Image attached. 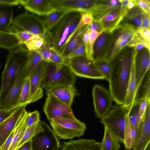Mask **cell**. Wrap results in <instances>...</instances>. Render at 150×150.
Returning <instances> with one entry per match:
<instances>
[{"mask_svg": "<svg viewBox=\"0 0 150 150\" xmlns=\"http://www.w3.org/2000/svg\"><path fill=\"white\" fill-rule=\"evenodd\" d=\"M133 50L118 59L110 62L111 70L108 81L110 93L112 100L119 105H122L125 98L132 72Z\"/></svg>", "mask_w": 150, "mask_h": 150, "instance_id": "obj_1", "label": "cell"}, {"mask_svg": "<svg viewBox=\"0 0 150 150\" xmlns=\"http://www.w3.org/2000/svg\"><path fill=\"white\" fill-rule=\"evenodd\" d=\"M24 45L9 50L1 77L0 103L27 64L30 51Z\"/></svg>", "mask_w": 150, "mask_h": 150, "instance_id": "obj_2", "label": "cell"}, {"mask_svg": "<svg viewBox=\"0 0 150 150\" xmlns=\"http://www.w3.org/2000/svg\"><path fill=\"white\" fill-rule=\"evenodd\" d=\"M82 12L70 11L66 13L49 31L52 45L62 54L74 33L81 20Z\"/></svg>", "mask_w": 150, "mask_h": 150, "instance_id": "obj_3", "label": "cell"}, {"mask_svg": "<svg viewBox=\"0 0 150 150\" xmlns=\"http://www.w3.org/2000/svg\"><path fill=\"white\" fill-rule=\"evenodd\" d=\"M137 33L134 27L129 23L120 25L111 33L107 47L98 60L110 62L132 41Z\"/></svg>", "mask_w": 150, "mask_h": 150, "instance_id": "obj_4", "label": "cell"}, {"mask_svg": "<svg viewBox=\"0 0 150 150\" xmlns=\"http://www.w3.org/2000/svg\"><path fill=\"white\" fill-rule=\"evenodd\" d=\"M76 80L75 75L65 63L57 65L51 62H47L41 87L74 85Z\"/></svg>", "mask_w": 150, "mask_h": 150, "instance_id": "obj_5", "label": "cell"}, {"mask_svg": "<svg viewBox=\"0 0 150 150\" xmlns=\"http://www.w3.org/2000/svg\"><path fill=\"white\" fill-rule=\"evenodd\" d=\"M50 124L59 139L80 137L86 129L85 124L76 118L57 117L50 121Z\"/></svg>", "mask_w": 150, "mask_h": 150, "instance_id": "obj_6", "label": "cell"}, {"mask_svg": "<svg viewBox=\"0 0 150 150\" xmlns=\"http://www.w3.org/2000/svg\"><path fill=\"white\" fill-rule=\"evenodd\" d=\"M128 108L123 105L115 106L101 120L104 126L113 134L119 142L123 144L125 117Z\"/></svg>", "mask_w": 150, "mask_h": 150, "instance_id": "obj_7", "label": "cell"}, {"mask_svg": "<svg viewBox=\"0 0 150 150\" xmlns=\"http://www.w3.org/2000/svg\"><path fill=\"white\" fill-rule=\"evenodd\" d=\"M32 150H59L61 143L45 122L40 121L37 132L31 139Z\"/></svg>", "mask_w": 150, "mask_h": 150, "instance_id": "obj_8", "label": "cell"}, {"mask_svg": "<svg viewBox=\"0 0 150 150\" xmlns=\"http://www.w3.org/2000/svg\"><path fill=\"white\" fill-rule=\"evenodd\" d=\"M64 63L75 75L92 79H105L104 76L98 69L94 62L86 56L65 59Z\"/></svg>", "mask_w": 150, "mask_h": 150, "instance_id": "obj_9", "label": "cell"}, {"mask_svg": "<svg viewBox=\"0 0 150 150\" xmlns=\"http://www.w3.org/2000/svg\"><path fill=\"white\" fill-rule=\"evenodd\" d=\"M12 25L19 30L42 37L46 31L42 20L31 13H22L18 15L13 19Z\"/></svg>", "mask_w": 150, "mask_h": 150, "instance_id": "obj_10", "label": "cell"}, {"mask_svg": "<svg viewBox=\"0 0 150 150\" xmlns=\"http://www.w3.org/2000/svg\"><path fill=\"white\" fill-rule=\"evenodd\" d=\"M43 110L50 121L57 117L76 118L71 106L61 101L51 95H47Z\"/></svg>", "mask_w": 150, "mask_h": 150, "instance_id": "obj_11", "label": "cell"}, {"mask_svg": "<svg viewBox=\"0 0 150 150\" xmlns=\"http://www.w3.org/2000/svg\"><path fill=\"white\" fill-rule=\"evenodd\" d=\"M92 95L96 116L101 118L110 111L112 106L111 94L103 87L96 85L93 87Z\"/></svg>", "mask_w": 150, "mask_h": 150, "instance_id": "obj_12", "label": "cell"}, {"mask_svg": "<svg viewBox=\"0 0 150 150\" xmlns=\"http://www.w3.org/2000/svg\"><path fill=\"white\" fill-rule=\"evenodd\" d=\"M47 62L42 60L30 75V93L29 104L40 99L43 96L42 82L45 72Z\"/></svg>", "mask_w": 150, "mask_h": 150, "instance_id": "obj_13", "label": "cell"}, {"mask_svg": "<svg viewBox=\"0 0 150 150\" xmlns=\"http://www.w3.org/2000/svg\"><path fill=\"white\" fill-rule=\"evenodd\" d=\"M56 10L66 11L89 12L95 0H50Z\"/></svg>", "mask_w": 150, "mask_h": 150, "instance_id": "obj_14", "label": "cell"}, {"mask_svg": "<svg viewBox=\"0 0 150 150\" xmlns=\"http://www.w3.org/2000/svg\"><path fill=\"white\" fill-rule=\"evenodd\" d=\"M150 143V103L141 118L138 129L134 150H145Z\"/></svg>", "mask_w": 150, "mask_h": 150, "instance_id": "obj_15", "label": "cell"}, {"mask_svg": "<svg viewBox=\"0 0 150 150\" xmlns=\"http://www.w3.org/2000/svg\"><path fill=\"white\" fill-rule=\"evenodd\" d=\"M26 66L20 73L4 98L0 103V108L10 110L16 109V106L26 78L25 75Z\"/></svg>", "mask_w": 150, "mask_h": 150, "instance_id": "obj_16", "label": "cell"}, {"mask_svg": "<svg viewBox=\"0 0 150 150\" xmlns=\"http://www.w3.org/2000/svg\"><path fill=\"white\" fill-rule=\"evenodd\" d=\"M27 105L25 104L16 108L10 116L0 124V147L16 127L26 111Z\"/></svg>", "mask_w": 150, "mask_h": 150, "instance_id": "obj_17", "label": "cell"}, {"mask_svg": "<svg viewBox=\"0 0 150 150\" xmlns=\"http://www.w3.org/2000/svg\"><path fill=\"white\" fill-rule=\"evenodd\" d=\"M150 51L146 48L139 51L134 59V73L137 91L146 73L150 69Z\"/></svg>", "mask_w": 150, "mask_h": 150, "instance_id": "obj_18", "label": "cell"}, {"mask_svg": "<svg viewBox=\"0 0 150 150\" xmlns=\"http://www.w3.org/2000/svg\"><path fill=\"white\" fill-rule=\"evenodd\" d=\"M47 95H51L68 105H71L77 91L74 85H62L45 87Z\"/></svg>", "mask_w": 150, "mask_h": 150, "instance_id": "obj_19", "label": "cell"}, {"mask_svg": "<svg viewBox=\"0 0 150 150\" xmlns=\"http://www.w3.org/2000/svg\"><path fill=\"white\" fill-rule=\"evenodd\" d=\"M120 4L118 0H95L89 13L92 14L93 20L100 21L112 11L119 8Z\"/></svg>", "mask_w": 150, "mask_h": 150, "instance_id": "obj_20", "label": "cell"}, {"mask_svg": "<svg viewBox=\"0 0 150 150\" xmlns=\"http://www.w3.org/2000/svg\"><path fill=\"white\" fill-rule=\"evenodd\" d=\"M20 2L26 10L39 16H45L56 10L50 0H20Z\"/></svg>", "mask_w": 150, "mask_h": 150, "instance_id": "obj_21", "label": "cell"}, {"mask_svg": "<svg viewBox=\"0 0 150 150\" xmlns=\"http://www.w3.org/2000/svg\"><path fill=\"white\" fill-rule=\"evenodd\" d=\"M61 150H101L100 143L93 139H79L63 142Z\"/></svg>", "mask_w": 150, "mask_h": 150, "instance_id": "obj_22", "label": "cell"}, {"mask_svg": "<svg viewBox=\"0 0 150 150\" xmlns=\"http://www.w3.org/2000/svg\"><path fill=\"white\" fill-rule=\"evenodd\" d=\"M138 52L134 49L133 51V63L132 72L128 83L126 95L124 104L122 105L127 108L133 103L137 92L134 73V59Z\"/></svg>", "mask_w": 150, "mask_h": 150, "instance_id": "obj_23", "label": "cell"}, {"mask_svg": "<svg viewBox=\"0 0 150 150\" xmlns=\"http://www.w3.org/2000/svg\"><path fill=\"white\" fill-rule=\"evenodd\" d=\"M137 132L138 130L129 121L127 112L125 117L124 130L123 144L125 146V150H130L131 149H133L136 142Z\"/></svg>", "mask_w": 150, "mask_h": 150, "instance_id": "obj_24", "label": "cell"}, {"mask_svg": "<svg viewBox=\"0 0 150 150\" xmlns=\"http://www.w3.org/2000/svg\"><path fill=\"white\" fill-rule=\"evenodd\" d=\"M111 33L103 31L96 40L93 47V59L94 62L102 57L108 45Z\"/></svg>", "mask_w": 150, "mask_h": 150, "instance_id": "obj_25", "label": "cell"}, {"mask_svg": "<svg viewBox=\"0 0 150 150\" xmlns=\"http://www.w3.org/2000/svg\"><path fill=\"white\" fill-rule=\"evenodd\" d=\"M13 6L0 5V31L11 32L13 18Z\"/></svg>", "mask_w": 150, "mask_h": 150, "instance_id": "obj_26", "label": "cell"}, {"mask_svg": "<svg viewBox=\"0 0 150 150\" xmlns=\"http://www.w3.org/2000/svg\"><path fill=\"white\" fill-rule=\"evenodd\" d=\"M120 13V7L112 11L99 21L102 25L103 31L111 33L120 25L119 19Z\"/></svg>", "mask_w": 150, "mask_h": 150, "instance_id": "obj_27", "label": "cell"}, {"mask_svg": "<svg viewBox=\"0 0 150 150\" xmlns=\"http://www.w3.org/2000/svg\"><path fill=\"white\" fill-rule=\"evenodd\" d=\"M100 144L101 150H119L121 148L119 142L105 126L103 137Z\"/></svg>", "mask_w": 150, "mask_h": 150, "instance_id": "obj_28", "label": "cell"}, {"mask_svg": "<svg viewBox=\"0 0 150 150\" xmlns=\"http://www.w3.org/2000/svg\"><path fill=\"white\" fill-rule=\"evenodd\" d=\"M21 45L15 33L0 31V48L9 50Z\"/></svg>", "mask_w": 150, "mask_h": 150, "instance_id": "obj_29", "label": "cell"}, {"mask_svg": "<svg viewBox=\"0 0 150 150\" xmlns=\"http://www.w3.org/2000/svg\"><path fill=\"white\" fill-rule=\"evenodd\" d=\"M26 110L16 125L12 142L8 150H16L27 128L25 122Z\"/></svg>", "mask_w": 150, "mask_h": 150, "instance_id": "obj_30", "label": "cell"}, {"mask_svg": "<svg viewBox=\"0 0 150 150\" xmlns=\"http://www.w3.org/2000/svg\"><path fill=\"white\" fill-rule=\"evenodd\" d=\"M87 28L88 25L79 29L73 36L67 44L62 54L65 59L82 39L84 33Z\"/></svg>", "mask_w": 150, "mask_h": 150, "instance_id": "obj_31", "label": "cell"}, {"mask_svg": "<svg viewBox=\"0 0 150 150\" xmlns=\"http://www.w3.org/2000/svg\"><path fill=\"white\" fill-rule=\"evenodd\" d=\"M44 43L42 46L37 51L43 60L47 62H51L50 48L53 46L51 35L49 31H46L44 35Z\"/></svg>", "mask_w": 150, "mask_h": 150, "instance_id": "obj_32", "label": "cell"}, {"mask_svg": "<svg viewBox=\"0 0 150 150\" xmlns=\"http://www.w3.org/2000/svg\"><path fill=\"white\" fill-rule=\"evenodd\" d=\"M67 12L56 10L45 16L44 20L42 21L46 31H50Z\"/></svg>", "mask_w": 150, "mask_h": 150, "instance_id": "obj_33", "label": "cell"}, {"mask_svg": "<svg viewBox=\"0 0 150 150\" xmlns=\"http://www.w3.org/2000/svg\"><path fill=\"white\" fill-rule=\"evenodd\" d=\"M42 60V57L37 51H30L25 69L26 78L30 76L31 72Z\"/></svg>", "mask_w": 150, "mask_h": 150, "instance_id": "obj_34", "label": "cell"}, {"mask_svg": "<svg viewBox=\"0 0 150 150\" xmlns=\"http://www.w3.org/2000/svg\"><path fill=\"white\" fill-rule=\"evenodd\" d=\"M140 101L134 102L129 108L127 111L130 122L137 130L141 118L139 109Z\"/></svg>", "mask_w": 150, "mask_h": 150, "instance_id": "obj_35", "label": "cell"}, {"mask_svg": "<svg viewBox=\"0 0 150 150\" xmlns=\"http://www.w3.org/2000/svg\"><path fill=\"white\" fill-rule=\"evenodd\" d=\"M30 93V76L25 78L18 102L15 107L16 109L20 106L28 104Z\"/></svg>", "mask_w": 150, "mask_h": 150, "instance_id": "obj_36", "label": "cell"}, {"mask_svg": "<svg viewBox=\"0 0 150 150\" xmlns=\"http://www.w3.org/2000/svg\"><path fill=\"white\" fill-rule=\"evenodd\" d=\"M150 76L149 69L146 73L137 90V91L141 90L140 91L141 92V93L134 102L140 101L141 99L144 98L150 99Z\"/></svg>", "mask_w": 150, "mask_h": 150, "instance_id": "obj_37", "label": "cell"}, {"mask_svg": "<svg viewBox=\"0 0 150 150\" xmlns=\"http://www.w3.org/2000/svg\"><path fill=\"white\" fill-rule=\"evenodd\" d=\"M44 43L43 37L33 35L29 39L26 41L24 45L29 51H36L42 46Z\"/></svg>", "mask_w": 150, "mask_h": 150, "instance_id": "obj_38", "label": "cell"}, {"mask_svg": "<svg viewBox=\"0 0 150 150\" xmlns=\"http://www.w3.org/2000/svg\"><path fill=\"white\" fill-rule=\"evenodd\" d=\"M102 32H98L94 30H91L90 31L89 40L86 45L85 46L86 56L89 60L93 61V45L96 40Z\"/></svg>", "mask_w": 150, "mask_h": 150, "instance_id": "obj_39", "label": "cell"}, {"mask_svg": "<svg viewBox=\"0 0 150 150\" xmlns=\"http://www.w3.org/2000/svg\"><path fill=\"white\" fill-rule=\"evenodd\" d=\"M94 62L97 68L105 76V79L108 81L111 67L110 62L100 60Z\"/></svg>", "mask_w": 150, "mask_h": 150, "instance_id": "obj_40", "label": "cell"}, {"mask_svg": "<svg viewBox=\"0 0 150 150\" xmlns=\"http://www.w3.org/2000/svg\"><path fill=\"white\" fill-rule=\"evenodd\" d=\"M39 127V123L27 127L23 136L17 146L16 149L25 143L31 141L33 137L37 132Z\"/></svg>", "mask_w": 150, "mask_h": 150, "instance_id": "obj_41", "label": "cell"}, {"mask_svg": "<svg viewBox=\"0 0 150 150\" xmlns=\"http://www.w3.org/2000/svg\"><path fill=\"white\" fill-rule=\"evenodd\" d=\"M25 122L27 128L39 123L40 120L39 112L37 110L31 112H27L25 115Z\"/></svg>", "mask_w": 150, "mask_h": 150, "instance_id": "obj_42", "label": "cell"}, {"mask_svg": "<svg viewBox=\"0 0 150 150\" xmlns=\"http://www.w3.org/2000/svg\"><path fill=\"white\" fill-rule=\"evenodd\" d=\"M85 52V47L82 39L66 59L86 56Z\"/></svg>", "mask_w": 150, "mask_h": 150, "instance_id": "obj_43", "label": "cell"}, {"mask_svg": "<svg viewBox=\"0 0 150 150\" xmlns=\"http://www.w3.org/2000/svg\"><path fill=\"white\" fill-rule=\"evenodd\" d=\"M51 62L57 65H60L65 62V59L62 55L52 46L50 48Z\"/></svg>", "mask_w": 150, "mask_h": 150, "instance_id": "obj_44", "label": "cell"}, {"mask_svg": "<svg viewBox=\"0 0 150 150\" xmlns=\"http://www.w3.org/2000/svg\"><path fill=\"white\" fill-rule=\"evenodd\" d=\"M93 20V17L91 13L82 12L80 21L76 30H78L83 26L90 24Z\"/></svg>", "mask_w": 150, "mask_h": 150, "instance_id": "obj_45", "label": "cell"}, {"mask_svg": "<svg viewBox=\"0 0 150 150\" xmlns=\"http://www.w3.org/2000/svg\"><path fill=\"white\" fill-rule=\"evenodd\" d=\"M144 13L134 16L127 21L133 26L138 32L142 28L143 15Z\"/></svg>", "mask_w": 150, "mask_h": 150, "instance_id": "obj_46", "label": "cell"}, {"mask_svg": "<svg viewBox=\"0 0 150 150\" xmlns=\"http://www.w3.org/2000/svg\"><path fill=\"white\" fill-rule=\"evenodd\" d=\"M14 33L19 40L21 45H24L25 42L33 35L29 32L22 30H18Z\"/></svg>", "mask_w": 150, "mask_h": 150, "instance_id": "obj_47", "label": "cell"}, {"mask_svg": "<svg viewBox=\"0 0 150 150\" xmlns=\"http://www.w3.org/2000/svg\"><path fill=\"white\" fill-rule=\"evenodd\" d=\"M137 5L146 14L150 16V1L149 0H136Z\"/></svg>", "mask_w": 150, "mask_h": 150, "instance_id": "obj_48", "label": "cell"}, {"mask_svg": "<svg viewBox=\"0 0 150 150\" xmlns=\"http://www.w3.org/2000/svg\"><path fill=\"white\" fill-rule=\"evenodd\" d=\"M144 13L137 6L128 10L124 18L125 19L126 21H127L134 16Z\"/></svg>", "mask_w": 150, "mask_h": 150, "instance_id": "obj_49", "label": "cell"}, {"mask_svg": "<svg viewBox=\"0 0 150 150\" xmlns=\"http://www.w3.org/2000/svg\"><path fill=\"white\" fill-rule=\"evenodd\" d=\"M138 32L141 37L149 46H150V29L145 28H141Z\"/></svg>", "mask_w": 150, "mask_h": 150, "instance_id": "obj_50", "label": "cell"}, {"mask_svg": "<svg viewBox=\"0 0 150 150\" xmlns=\"http://www.w3.org/2000/svg\"><path fill=\"white\" fill-rule=\"evenodd\" d=\"M88 29L90 31L94 30L98 32L103 31L102 25L99 21L93 20L90 24L88 25Z\"/></svg>", "mask_w": 150, "mask_h": 150, "instance_id": "obj_51", "label": "cell"}, {"mask_svg": "<svg viewBox=\"0 0 150 150\" xmlns=\"http://www.w3.org/2000/svg\"><path fill=\"white\" fill-rule=\"evenodd\" d=\"M150 103V99L144 98L141 99L139 103V109L141 118L143 115L148 103Z\"/></svg>", "mask_w": 150, "mask_h": 150, "instance_id": "obj_52", "label": "cell"}, {"mask_svg": "<svg viewBox=\"0 0 150 150\" xmlns=\"http://www.w3.org/2000/svg\"><path fill=\"white\" fill-rule=\"evenodd\" d=\"M14 110L0 108V124L10 116Z\"/></svg>", "mask_w": 150, "mask_h": 150, "instance_id": "obj_53", "label": "cell"}, {"mask_svg": "<svg viewBox=\"0 0 150 150\" xmlns=\"http://www.w3.org/2000/svg\"><path fill=\"white\" fill-rule=\"evenodd\" d=\"M16 127L3 144L0 147V150H8L14 135Z\"/></svg>", "mask_w": 150, "mask_h": 150, "instance_id": "obj_54", "label": "cell"}, {"mask_svg": "<svg viewBox=\"0 0 150 150\" xmlns=\"http://www.w3.org/2000/svg\"><path fill=\"white\" fill-rule=\"evenodd\" d=\"M150 16L144 13L143 15L142 25L141 28H145L150 29Z\"/></svg>", "mask_w": 150, "mask_h": 150, "instance_id": "obj_55", "label": "cell"}, {"mask_svg": "<svg viewBox=\"0 0 150 150\" xmlns=\"http://www.w3.org/2000/svg\"><path fill=\"white\" fill-rule=\"evenodd\" d=\"M20 4L19 0H0V5H5L11 6Z\"/></svg>", "mask_w": 150, "mask_h": 150, "instance_id": "obj_56", "label": "cell"}, {"mask_svg": "<svg viewBox=\"0 0 150 150\" xmlns=\"http://www.w3.org/2000/svg\"><path fill=\"white\" fill-rule=\"evenodd\" d=\"M16 150H32L31 140L23 144Z\"/></svg>", "mask_w": 150, "mask_h": 150, "instance_id": "obj_57", "label": "cell"}, {"mask_svg": "<svg viewBox=\"0 0 150 150\" xmlns=\"http://www.w3.org/2000/svg\"><path fill=\"white\" fill-rule=\"evenodd\" d=\"M137 6L136 0H129L127 5V8L129 10Z\"/></svg>", "mask_w": 150, "mask_h": 150, "instance_id": "obj_58", "label": "cell"}, {"mask_svg": "<svg viewBox=\"0 0 150 150\" xmlns=\"http://www.w3.org/2000/svg\"><path fill=\"white\" fill-rule=\"evenodd\" d=\"M145 150H150V143L148 144Z\"/></svg>", "mask_w": 150, "mask_h": 150, "instance_id": "obj_59", "label": "cell"}, {"mask_svg": "<svg viewBox=\"0 0 150 150\" xmlns=\"http://www.w3.org/2000/svg\"><path fill=\"white\" fill-rule=\"evenodd\" d=\"M1 63L0 62V69L1 68Z\"/></svg>", "mask_w": 150, "mask_h": 150, "instance_id": "obj_60", "label": "cell"}, {"mask_svg": "<svg viewBox=\"0 0 150 150\" xmlns=\"http://www.w3.org/2000/svg\"><path fill=\"white\" fill-rule=\"evenodd\" d=\"M134 150V149H132V150Z\"/></svg>", "mask_w": 150, "mask_h": 150, "instance_id": "obj_61", "label": "cell"}]
</instances>
